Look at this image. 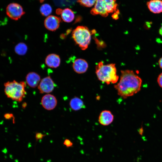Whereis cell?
Here are the masks:
<instances>
[{"mask_svg": "<svg viewBox=\"0 0 162 162\" xmlns=\"http://www.w3.org/2000/svg\"><path fill=\"white\" fill-rule=\"evenodd\" d=\"M142 83L141 78L130 70L121 71L119 82L114 86L118 94L125 99L138 92Z\"/></svg>", "mask_w": 162, "mask_h": 162, "instance_id": "1", "label": "cell"}, {"mask_svg": "<svg viewBox=\"0 0 162 162\" xmlns=\"http://www.w3.org/2000/svg\"><path fill=\"white\" fill-rule=\"evenodd\" d=\"M95 73L98 79L107 85L115 83L118 80L115 64L104 65L100 62L96 66Z\"/></svg>", "mask_w": 162, "mask_h": 162, "instance_id": "2", "label": "cell"}, {"mask_svg": "<svg viewBox=\"0 0 162 162\" xmlns=\"http://www.w3.org/2000/svg\"><path fill=\"white\" fill-rule=\"evenodd\" d=\"M4 92L8 98L19 102L25 97L26 84L24 81L18 82L15 80L8 81L4 83Z\"/></svg>", "mask_w": 162, "mask_h": 162, "instance_id": "3", "label": "cell"}, {"mask_svg": "<svg viewBox=\"0 0 162 162\" xmlns=\"http://www.w3.org/2000/svg\"><path fill=\"white\" fill-rule=\"evenodd\" d=\"M72 37L76 43L82 50L86 49L89 44L91 33L86 26H78L74 29L72 33Z\"/></svg>", "mask_w": 162, "mask_h": 162, "instance_id": "4", "label": "cell"}, {"mask_svg": "<svg viewBox=\"0 0 162 162\" xmlns=\"http://www.w3.org/2000/svg\"><path fill=\"white\" fill-rule=\"evenodd\" d=\"M117 7L116 0H97L90 12L93 15H100L105 17L109 13L116 11Z\"/></svg>", "mask_w": 162, "mask_h": 162, "instance_id": "5", "label": "cell"}, {"mask_svg": "<svg viewBox=\"0 0 162 162\" xmlns=\"http://www.w3.org/2000/svg\"><path fill=\"white\" fill-rule=\"evenodd\" d=\"M6 14L11 19L18 20L25 14L22 6L16 3L9 4L6 8Z\"/></svg>", "mask_w": 162, "mask_h": 162, "instance_id": "6", "label": "cell"}, {"mask_svg": "<svg viewBox=\"0 0 162 162\" xmlns=\"http://www.w3.org/2000/svg\"><path fill=\"white\" fill-rule=\"evenodd\" d=\"M55 83L51 78L49 76L43 78L40 81L38 88L40 93H49L53 90Z\"/></svg>", "mask_w": 162, "mask_h": 162, "instance_id": "7", "label": "cell"}, {"mask_svg": "<svg viewBox=\"0 0 162 162\" xmlns=\"http://www.w3.org/2000/svg\"><path fill=\"white\" fill-rule=\"evenodd\" d=\"M61 21V19L59 17L53 15L49 16L44 20V26L48 30L54 31L58 28Z\"/></svg>", "mask_w": 162, "mask_h": 162, "instance_id": "8", "label": "cell"}, {"mask_svg": "<svg viewBox=\"0 0 162 162\" xmlns=\"http://www.w3.org/2000/svg\"><path fill=\"white\" fill-rule=\"evenodd\" d=\"M41 103L44 109L47 110H51L56 107L57 104V100L53 95L48 94L42 97Z\"/></svg>", "mask_w": 162, "mask_h": 162, "instance_id": "9", "label": "cell"}, {"mask_svg": "<svg viewBox=\"0 0 162 162\" xmlns=\"http://www.w3.org/2000/svg\"><path fill=\"white\" fill-rule=\"evenodd\" d=\"M73 68L76 73L81 74L85 73L87 71L88 68V64L85 60L77 58L74 62Z\"/></svg>", "mask_w": 162, "mask_h": 162, "instance_id": "10", "label": "cell"}, {"mask_svg": "<svg viewBox=\"0 0 162 162\" xmlns=\"http://www.w3.org/2000/svg\"><path fill=\"white\" fill-rule=\"evenodd\" d=\"M113 119V115L110 111L104 110L100 113L98 121L101 124L104 126H107L112 122Z\"/></svg>", "mask_w": 162, "mask_h": 162, "instance_id": "11", "label": "cell"}, {"mask_svg": "<svg viewBox=\"0 0 162 162\" xmlns=\"http://www.w3.org/2000/svg\"><path fill=\"white\" fill-rule=\"evenodd\" d=\"M60 58L59 56L55 54H50L46 57L45 62L49 67L56 68L58 67L60 64Z\"/></svg>", "mask_w": 162, "mask_h": 162, "instance_id": "12", "label": "cell"}, {"mask_svg": "<svg viewBox=\"0 0 162 162\" xmlns=\"http://www.w3.org/2000/svg\"><path fill=\"white\" fill-rule=\"evenodd\" d=\"M40 81L39 75L34 72L28 73L26 76V82L30 87L35 88Z\"/></svg>", "mask_w": 162, "mask_h": 162, "instance_id": "13", "label": "cell"}, {"mask_svg": "<svg viewBox=\"0 0 162 162\" xmlns=\"http://www.w3.org/2000/svg\"><path fill=\"white\" fill-rule=\"evenodd\" d=\"M148 8L152 13L159 14L162 12V1L150 0L147 2Z\"/></svg>", "mask_w": 162, "mask_h": 162, "instance_id": "14", "label": "cell"}, {"mask_svg": "<svg viewBox=\"0 0 162 162\" xmlns=\"http://www.w3.org/2000/svg\"><path fill=\"white\" fill-rule=\"evenodd\" d=\"M70 105L73 110L77 111L85 107L83 101L79 98L75 97L70 102Z\"/></svg>", "mask_w": 162, "mask_h": 162, "instance_id": "15", "label": "cell"}, {"mask_svg": "<svg viewBox=\"0 0 162 162\" xmlns=\"http://www.w3.org/2000/svg\"><path fill=\"white\" fill-rule=\"evenodd\" d=\"M62 19L66 22H70L73 20L74 18V14L73 11L68 8H66L62 10L61 14Z\"/></svg>", "mask_w": 162, "mask_h": 162, "instance_id": "16", "label": "cell"}, {"mask_svg": "<svg viewBox=\"0 0 162 162\" xmlns=\"http://www.w3.org/2000/svg\"><path fill=\"white\" fill-rule=\"evenodd\" d=\"M28 50V47L26 44L20 42L17 44L15 46L14 50L17 54L22 56L25 55Z\"/></svg>", "mask_w": 162, "mask_h": 162, "instance_id": "17", "label": "cell"}, {"mask_svg": "<svg viewBox=\"0 0 162 162\" xmlns=\"http://www.w3.org/2000/svg\"><path fill=\"white\" fill-rule=\"evenodd\" d=\"M40 11L43 16H48L52 13V8L49 4H44L40 7Z\"/></svg>", "mask_w": 162, "mask_h": 162, "instance_id": "18", "label": "cell"}, {"mask_svg": "<svg viewBox=\"0 0 162 162\" xmlns=\"http://www.w3.org/2000/svg\"><path fill=\"white\" fill-rule=\"evenodd\" d=\"M97 0H78L81 5L87 7H90L95 4Z\"/></svg>", "mask_w": 162, "mask_h": 162, "instance_id": "19", "label": "cell"}, {"mask_svg": "<svg viewBox=\"0 0 162 162\" xmlns=\"http://www.w3.org/2000/svg\"><path fill=\"white\" fill-rule=\"evenodd\" d=\"M63 144L67 147H71L73 145V143L70 140L68 139L65 140Z\"/></svg>", "mask_w": 162, "mask_h": 162, "instance_id": "20", "label": "cell"}, {"mask_svg": "<svg viewBox=\"0 0 162 162\" xmlns=\"http://www.w3.org/2000/svg\"><path fill=\"white\" fill-rule=\"evenodd\" d=\"M157 81L159 86L162 88V73L159 75Z\"/></svg>", "mask_w": 162, "mask_h": 162, "instance_id": "21", "label": "cell"}, {"mask_svg": "<svg viewBox=\"0 0 162 162\" xmlns=\"http://www.w3.org/2000/svg\"><path fill=\"white\" fill-rule=\"evenodd\" d=\"M45 135H46L41 133H37L35 135L36 139L37 140L41 139Z\"/></svg>", "mask_w": 162, "mask_h": 162, "instance_id": "22", "label": "cell"}, {"mask_svg": "<svg viewBox=\"0 0 162 162\" xmlns=\"http://www.w3.org/2000/svg\"><path fill=\"white\" fill-rule=\"evenodd\" d=\"M4 117L7 119H11L12 118H14L13 115L10 113L6 114L4 115Z\"/></svg>", "mask_w": 162, "mask_h": 162, "instance_id": "23", "label": "cell"}, {"mask_svg": "<svg viewBox=\"0 0 162 162\" xmlns=\"http://www.w3.org/2000/svg\"><path fill=\"white\" fill-rule=\"evenodd\" d=\"M158 62L160 67L162 69V57L160 59Z\"/></svg>", "mask_w": 162, "mask_h": 162, "instance_id": "24", "label": "cell"}, {"mask_svg": "<svg viewBox=\"0 0 162 162\" xmlns=\"http://www.w3.org/2000/svg\"><path fill=\"white\" fill-rule=\"evenodd\" d=\"M62 10L60 9H57L56 10V14L58 15H59L61 14Z\"/></svg>", "mask_w": 162, "mask_h": 162, "instance_id": "25", "label": "cell"}, {"mask_svg": "<svg viewBox=\"0 0 162 162\" xmlns=\"http://www.w3.org/2000/svg\"><path fill=\"white\" fill-rule=\"evenodd\" d=\"M115 13V14H113L112 15V17L114 19L116 20L117 19H118V15L117 14V13Z\"/></svg>", "mask_w": 162, "mask_h": 162, "instance_id": "26", "label": "cell"}, {"mask_svg": "<svg viewBox=\"0 0 162 162\" xmlns=\"http://www.w3.org/2000/svg\"><path fill=\"white\" fill-rule=\"evenodd\" d=\"M160 34L162 36V26L160 27L159 30Z\"/></svg>", "mask_w": 162, "mask_h": 162, "instance_id": "27", "label": "cell"}, {"mask_svg": "<svg viewBox=\"0 0 162 162\" xmlns=\"http://www.w3.org/2000/svg\"><path fill=\"white\" fill-rule=\"evenodd\" d=\"M27 105V104H26V103H24L23 104V105H22V107H24L25 108L26 106Z\"/></svg>", "mask_w": 162, "mask_h": 162, "instance_id": "28", "label": "cell"}, {"mask_svg": "<svg viewBox=\"0 0 162 162\" xmlns=\"http://www.w3.org/2000/svg\"><path fill=\"white\" fill-rule=\"evenodd\" d=\"M38 0L40 1V2L42 3L45 0Z\"/></svg>", "mask_w": 162, "mask_h": 162, "instance_id": "29", "label": "cell"}]
</instances>
